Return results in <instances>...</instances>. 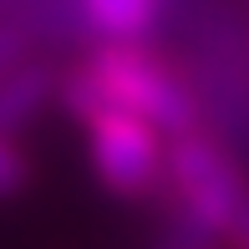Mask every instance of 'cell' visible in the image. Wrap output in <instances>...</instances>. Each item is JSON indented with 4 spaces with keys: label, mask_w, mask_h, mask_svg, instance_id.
Returning <instances> with one entry per match:
<instances>
[{
    "label": "cell",
    "mask_w": 249,
    "mask_h": 249,
    "mask_svg": "<svg viewBox=\"0 0 249 249\" xmlns=\"http://www.w3.org/2000/svg\"><path fill=\"white\" fill-rule=\"evenodd\" d=\"M56 107L76 122H87L102 107H117L127 117H142L163 138L203 127L198 87L188 82V66L168 61L148 41H97L82 61H66L56 82Z\"/></svg>",
    "instance_id": "obj_1"
},
{
    "label": "cell",
    "mask_w": 249,
    "mask_h": 249,
    "mask_svg": "<svg viewBox=\"0 0 249 249\" xmlns=\"http://www.w3.org/2000/svg\"><path fill=\"white\" fill-rule=\"evenodd\" d=\"M163 194L173 198V219L198 229L203 239L249 249V168L213 127H188L168 138Z\"/></svg>",
    "instance_id": "obj_2"
},
{
    "label": "cell",
    "mask_w": 249,
    "mask_h": 249,
    "mask_svg": "<svg viewBox=\"0 0 249 249\" xmlns=\"http://www.w3.org/2000/svg\"><path fill=\"white\" fill-rule=\"evenodd\" d=\"M87 41H148L163 20V0H71Z\"/></svg>",
    "instance_id": "obj_5"
},
{
    "label": "cell",
    "mask_w": 249,
    "mask_h": 249,
    "mask_svg": "<svg viewBox=\"0 0 249 249\" xmlns=\"http://www.w3.org/2000/svg\"><path fill=\"white\" fill-rule=\"evenodd\" d=\"M61 66L51 56H26L20 66H10L0 76V138H20L31 122L46 107H56V82H61Z\"/></svg>",
    "instance_id": "obj_4"
},
{
    "label": "cell",
    "mask_w": 249,
    "mask_h": 249,
    "mask_svg": "<svg viewBox=\"0 0 249 249\" xmlns=\"http://www.w3.org/2000/svg\"><path fill=\"white\" fill-rule=\"evenodd\" d=\"M26 56H36V36H31V26L20 16H0V76H5L10 66H20Z\"/></svg>",
    "instance_id": "obj_6"
},
{
    "label": "cell",
    "mask_w": 249,
    "mask_h": 249,
    "mask_svg": "<svg viewBox=\"0 0 249 249\" xmlns=\"http://www.w3.org/2000/svg\"><path fill=\"white\" fill-rule=\"evenodd\" d=\"M87 132V158L92 173L102 178V188L117 198H153L163 194V153L168 138L158 127H148L142 117H127L117 107H102L82 122Z\"/></svg>",
    "instance_id": "obj_3"
},
{
    "label": "cell",
    "mask_w": 249,
    "mask_h": 249,
    "mask_svg": "<svg viewBox=\"0 0 249 249\" xmlns=\"http://www.w3.org/2000/svg\"><path fill=\"white\" fill-rule=\"evenodd\" d=\"M31 183V158L20 153L16 138H0V198H16Z\"/></svg>",
    "instance_id": "obj_7"
}]
</instances>
